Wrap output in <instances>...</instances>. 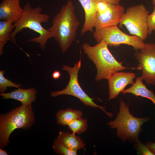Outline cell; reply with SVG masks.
Returning <instances> with one entry per match:
<instances>
[{
	"instance_id": "obj_11",
	"label": "cell",
	"mask_w": 155,
	"mask_h": 155,
	"mask_svg": "<svg viewBox=\"0 0 155 155\" xmlns=\"http://www.w3.org/2000/svg\"><path fill=\"white\" fill-rule=\"evenodd\" d=\"M136 77L132 72H116L108 79L109 90V100L116 98L125 90L128 85L132 86L135 83L133 80Z\"/></svg>"
},
{
	"instance_id": "obj_4",
	"label": "cell",
	"mask_w": 155,
	"mask_h": 155,
	"mask_svg": "<svg viewBox=\"0 0 155 155\" xmlns=\"http://www.w3.org/2000/svg\"><path fill=\"white\" fill-rule=\"evenodd\" d=\"M35 122L32 105L22 104L0 115V148L9 144V137L16 129H29Z\"/></svg>"
},
{
	"instance_id": "obj_28",
	"label": "cell",
	"mask_w": 155,
	"mask_h": 155,
	"mask_svg": "<svg viewBox=\"0 0 155 155\" xmlns=\"http://www.w3.org/2000/svg\"><path fill=\"white\" fill-rule=\"evenodd\" d=\"M152 3L153 5H155V0H152Z\"/></svg>"
},
{
	"instance_id": "obj_29",
	"label": "cell",
	"mask_w": 155,
	"mask_h": 155,
	"mask_svg": "<svg viewBox=\"0 0 155 155\" xmlns=\"http://www.w3.org/2000/svg\"><path fill=\"white\" fill-rule=\"evenodd\" d=\"M154 33L155 34V30L154 31Z\"/></svg>"
},
{
	"instance_id": "obj_27",
	"label": "cell",
	"mask_w": 155,
	"mask_h": 155,
	"mask_svg": "<svg viewBox=\"0 0 155 155\" xmlns=\"http://www.w3.org/2000/svg\"><path fill=\"white\" fill-rule=\"evenodd\" d=\"M0 155H8V154L6 150H3L2 148H0Z\"/></svg>"
},
{
	"instance_id": "obj_1",
	"label": "cell",
	"mask_w": 155,
	"mask_h": 155,
	"mask_svg": "<svg viewBox=\"0 0 155 155\" xmlns=\"http://www.w3.org/2000/svg\"><path fill=\"white\" fill-rule=\"evenodd\" d=\"M75 9L72 1L68 0L54 17L52 26L48 29L63 53L66 52L75 39L76 30L80 25Z\"/></svg>"
},
{
	"instance_id": "obj_18",
	"label": "cell",
	"mask_w": 155,
	"mask_h": 155,
	"mask_svg": "<svg viewBox=\"0 0 155 155\" xmlns=\"http://www.w3.org/2000/svg\"><path fill=\"white\" fill-rule=\"evenodd\" d=\"M14 28V23L10 21H0V55L3 53V49L7 42L10 40L11 33Z\"/></svg>"
},
{
	"instance_id": "obj_7",
	"label": "cell",
	"mask_w": 155,
	"mask_h": 155,
	"mask_svg": "<svg viewBox=\"0 0 155 155\" xmlns=\"http://www.w3.org/2000/svg\"><path fill=\"white\" fill-rule=\"evenodd\" d=\"M149 12L142 4L128 8L121 17L119 27L124 25L130 34L137 36L143 41L148 34L147 18Z\"/></svg>"
},
{
	"instance_id": "obj_12",
	"label": "cell",
	"mask_w": 155,
	"mask_h": 155,
	"mask_svg": "<svg viewBox=\"0 0 155 155\" xmlns=\"http://www.w3.org/2000/svg\"><path fill=\"white\" fill-rule=\"evenodd\" d=\"M20 0H3L0 4V20L16 22L21 16L23 9Z\"/></svg>"
},
{
	"instance_id": "obj_20",
	"label": "cell",
	"mask_w": 155,
	"mask_h": 155,
	"mask_svg": "<svg viewBox=\"0 0 155 155\" xmlns=\"http://www.w3.org/2000/svg\"><path fill=\"white\" fill-rule=\"evenodd\" d=\"M54 152L61 155H77V150H72L57 139H55L52 146Z\"/></svg>"
},
{
	"instance_id": "obj_8",
	"label": "cell",
	"mask_w": 155,
	"mask_h": 155,
	"mask_svg": "<svg viewBox=\"0 0 155 155\" xmlns=\"http://www.w3.org/2000/svg\"><path fill=\"white\" fill-rule=\"evenodd\" d=\"M93 36L98 43L104 40L108 46L114 47L121 44L131 46L135 50L141 49L145 46L144 41L138 36L128 35L121 31L117 25L95 31Z\"/></svg>"
},
{
	"instance_id": "obj_19",
	"label": "cell",
	"mask_w": 155,
	"mask_h": 155,
	"mask_svg": "<svg viewBox=\"0 0 155 155\" xmlns=\"http://www.w3.org/2000/svg\"><path fill=\"white\" fill-rule=\"evenodd\" d=\"M87 120L80 117L74 120L67 125L69 129L74 134H80L87 129Z\"/></svg>"
},
{
	"instance_id": "obj_2",
	"label": "cell",
	"mask_w": 155,
	"mask_h": 155,
	"mask_svg": "<svg viewBox=\"0 0 155 155\" xmlns=\"http://www.w3.org/2000/svg\"><path fill=\"white\" fill-rule=\"evenodd\" d=\"M23 13L18 20L14 23V30L11 34L10 39L12 42L18 45L15 36L23 29L28 28L38 33L39 36L29 40L28 42H34L39 44L43 51L45 50L48 40L53 38L52 33L49 30L44 28L42 23L47 22L49 18L48 15L42 13L40 7L32 8L29 3H26L23 7Z\"/></svg>"
},
{
	"instance_id": "obj_16",
	"label": "cell",
	"mask_w": 155,
	"mask_h": 155,
	"mask_svg": "<svg viewBox=\"0 0 155 155\" xmlns=\"http://www.w3.org/2000/svg\"><path fill=\"white\" fill-rule=\"evenodd\" d=\"M57 139L72 150L78 151L83 149L85 146L83 140L72 133L60 131Z\"/></svg>"
},
{
	"instance_id": "obj_6",
	"label": "cell",
	"mask_w": 155,
	"mask_h": 155,
	"mask_svg": "<svg viewBox=\"0 0 155 155\" xmlns=\"http://www.w3.org/2000/svg\"><path fill=\"white\" fill-rule=\"evenodd\" d=\"M81 57L79 60L75 63L73 67L65 65L63 66L62 69L66 71L69 74V80L66 87L63 90L52 91L51 95L52 97H56L62 95H67L75 96L78 98L86 106H89L93 108H99L104 112L109 117H112L113 113L106 111L105 106L98 105L93 101L94 99H100L90 97L83 90L79 83L78 73L81 67Z\"/></svg>"
},
{
	"instance_id": "obj_15",
	"label": "cell",
	"mask_w": 155,
	"mask_h": 155,
	"mask_svg": "<svg viewBox=\"0 0 155 155\" xmlns=\"http://www.w3.org/2000/svg\"><path fill=\"white\" fill-rule=\"evenodd\" d=\"M140 77H137L135 83L130 87L124 90L123 94L130 93L136 96H141L150 100L155 106V94L154 92L148 89L143 84Z\"/></svg>"
},
{
	"instance_id": "obj_14",
	"label": "cell",
	"mask_w": 155,
	"mask_h": 155,
	"mask_svg": "<svg viewBox=\"0 0 155 155\" xmlns=\"http://www.w3.org/2000/svg\"><path fill=\"white\" fill-rule=\"evenodd\" d=\"M36 90L33 88L24 89L19 88L11 92L1 93L3 99H13L20 102L22 104L32 105L37 97Z\"/></svg>"
},
{
	"instance_id": "obj_17",
	"label": "cell",
	"mask_w": 155,
	"mask_h": 155,
	"mask_svg": "<svg viewBox=\"0 0 155 155\" xmlns=\"http://www.w3.org/2000/svg\"><path fill=\"white\" fill-rule=\"evenodd\" d=\"M83 115L80 110H74L71 108L61 110L56 113V123L59 125H67L72 121L81 117Z\"/></svg>"
},
{
	"instance_id": "obj_10",
	"label": "cell",
	"mask_w": 155,
	"mask_h": 155,
	"mask_svg": "<svg viewBox=\"0 0 155 155\" xmlns=\"http://www.w3.org/2000/svg\"><path fill=\"white\" fill-rule=\"evenodd\" d=\"M125 9L119 4L109 3L107 9L101 13H96L95 31L119 24Z\"/></svg>"
},
{
	"instance_id": "obj_21",
	"label": "cell",
	"mask_w": 155,
	"mask_h": 155,
	"mask_svg": "<svg viewBox=\"0 0 155 155\" xmlns=\"http://www.w3.org/2000/svg\"><path fill=\"white\" fill-rule=\"evenodd\" d=\"M5 72L4 70L0 71V92L1 93L5 92L8 87H13L18 88L22 86L21 84L16 83L5 78L4 76Z\"/></svg>"
},
{
	"instance_id": "obj_22",
	"label": "cell",
	"mask_w": 155,
	"mask_h": 155,
	"mask_svg": "<svg viewBox=\"0 0 155 155\" xmlns=\"http://www.w3.org/2000/svg\"><path fill=\"white\" fill-rule=\"evenodd\" d=\"M138 154L142 155H154L150 150L149 147L138 140L135 142Z\"/></svg>"
},
{
	"instance_id": "obj_3",
	"label": "cell",
	"mask_w": 155,
	"mask_h": 155,
	"mask_svg": "<svg viewBox=\"0 0 155 155\" xmlns=\"http://www.w3.org/2000/svg\"><path fill=\"white\" fill-rule=\"evenodd\" d=\"M108 46L102 39L93 46L87 42L82 46L84 52L96 65L97 73L95 80L96 81L108 80L115 73L127 68L122 65L123 62H119L115 59Z\"/></svg>"
},
{
	"instance_id": "obj_24",
	"label": "cell",
	"mask_w": 155,
	"mask_h": 155,
	"mask_svg": "<svg viewBox=\"0 0 155 155\" xmlns=\"http://www.w3.org/2000/svg\"><path fill=\"white\" fill-rule=\"evenodd\" d=\"M146 145L155 155V142H148L146 143Z\"/></svg>"
},
{
	"instance_id": "obj_23",
	"label": "cell",
	"mask_w": 155,
	"mask_h": 155,
	"mask_svg": "<svg viewBox=\"0 0 155 155\" xmlns=\"http://www.w3.org/2000/svg\"><path fill=\"white\" fill-rule=\"evenodd\" d=\"M153 7V12L148 15L147 18L148 32L149 34H151L153 31L155 30V5H154Z\"/></svg>"
},
{
	"instance_id": "obj_9",
	"label": "cell",
	"mask_w": 155,
	"mask_h": 155,
	"mask_svg": "<svg viewBox=\"0 0 155 155\" xmlns=\"http://www.w3.org/2000/svg\"><path fill=\"white\" fill-rule=\"evenodd\" d=\"M139 52L135 50L134 55L139 62L137 69L142 71L140 77L149 85H155V44L145 43Z\"/></svg>"
},
{
	"instance_id": "obj_26",
	"label": "cell",
	"mask_w": 155,
	"mask_h": 155,
	"mask_svg": "<svg viewBox=\"0 0 155 155\" xmlns=\"http://www.w3.org/2000/svg\"><path fill=\"white\" fill-rule=\"evenodd\" d=\"M52 76L55 79H58L61 76L60 73L59 71H55L53 73Z\"/></svg>"
},
{
	"instance_id": "obj_13",
	"label": "cell",
	"mask_w": 155,
	"mask_h": 155,
	"mask_svg": "<svg viewBox=\"0 0 155 155\" xmlns=\"http://www.w3.org/2000/svg\"><path fill=\"white\" fill-rule=\"evenodd\" d=\"M78 1L83 7L85 13V21L81 30V35L82 36L86 32H93L97 13V3L93 0Z\"/></svg>"
},
{
	"instance_id": "obj_25",
	"label": "cell",
	"mask_w": 155,
	"mask_h": 155,
	"mask_svg": "<svg viewBox=\"0 0 155 155\" xmlns=\"http://www.w3.org/2000/svg\"><path fill=\"white\" fill-rule=\"evenodd\" d=\"M97 3L99 2H104L113 4H119L121 0H93Z\"/></svg>"
},
{
	"instance_id": "obj_5",
	"label": "cell",
	"mask_w": 155,
	"mask_h": 155,
	"mask_svg": "<svg viewBox=\"0 0 155 155\" xmlns=\"http://www.w3.org/2000/svg\"><path fill=\"white\" fill-rule=\"evenodd\" d=\"M150 119L149 117L137 118L130 113L129 104L121 99L119 112L113 121L107 123L111 129H116L117 135L121 140H127L131 142L139 140V136L142 131L141 126Z\"/></svg>"
}]
</instances>
